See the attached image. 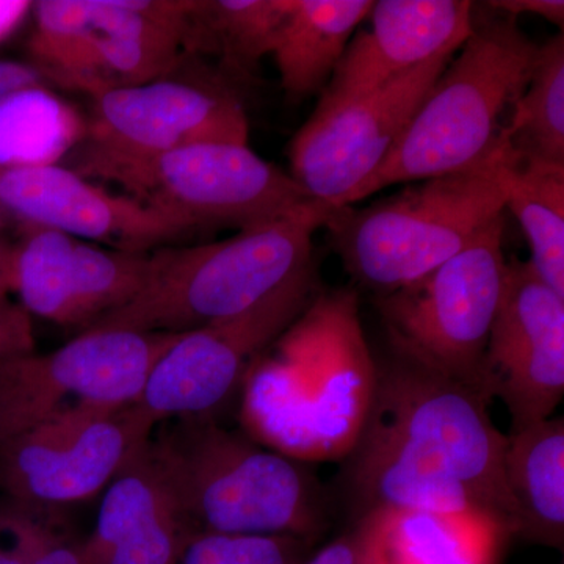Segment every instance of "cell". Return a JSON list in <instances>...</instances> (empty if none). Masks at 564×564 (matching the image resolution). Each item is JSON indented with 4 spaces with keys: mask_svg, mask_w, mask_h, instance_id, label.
Returning <instances> with one entry per match:
<instances>
[{
    "mask_svg": "<svg viewBox=\"0 0 564 564\" xmlns=\"http://www.w3.org/2000/svg\"><path fill=\"white\" fill-rule=\"evenodd\" d=\"M377 359L372 403L343 459L340 489L355 521L383 510L480 514L514 536L505 488L507 434L480 393L393 350Z\"/></svg>",
    "mask_w": 564,
    "mask_h": 564,
    "instance_id": "6da1fadb",
    "label": "cell"
},
{
    "mask_svg": "<svg viewBox=\"0 0 564 564\" xmlns=\"http://www.w3.org/2000/svg\"><path fill=\"white\" fill-rule=\"evenodd\" d=\"M270 348L245 378L248 436L300 463L343 462L377 381L358 295L351 289L315 293Z\"/></svg>",
    "mask_w": 564,
    "mask_h": 564,
    "instance_id": "7a4b0ae2",
    "label": "cell"
},
{
    "mask_svg": "<svg viewBox=\"0 0 564 564\" xmlns=\"http://www.w3.org/2000/svg\"><path fill=\"white\" fill-rule=\"evenodd\" d=\"M150 451L196 533L282 534L314 543L333 496L304 463L209 417L173 419Z\"/></svg>",
    "mask_w": 564,
    "mask_h": 564,
    "instance_id": "3957f363",
    "label": "cell"
},
{
    "mask_svg": "<svg viewBox=\"0 0 564 564\" xmlns=\"http://www.w3.org/2000/svg\"><path fill=\"white\" fill-rule=\"evenodd\" d=\"M536 52L516 18L475 7L469 39L348 206L395 184L469 172L488 162L507 141V115L525 90Z\"/></svg>",
    "mask_w": 564,
    "mask_h": 564,
    "instance_id": "277c9868",
    "label": "cell"
},
{
    "mask_svg": "<svg viewBox=\"0 0 564 564\" xmlns=\"http://www.w3.org/2000/svg\"><path fill=\"white\" fill-rule=\"evenodd\" d=\"M333 210L311 202L220 242L161 248L139 295L88 329L182 334L247 313L313 267L314 234Z\"/></svg>",
    "mask_w": 564,
    "mask_h": 564,
    "instance_id": "5b68a950",
    "label": "cell"
},
{
    "mask_svg": "<svg viewBox=\"0 0 564 564\" xmlns=\"http://www.w3.org/2000/svg\"><path fill=\"white\" fill-rule=\"evenodd\" d=\"M510 144L469 172L413 182L364 209L339 207L323 228L352 280L378 296L414 284L505 212Z\"/></svg>",
    "mask_w": 564,
    "mask_h": 564,
    "instance_id": "8992f818",
    "label": "cell"
},
{
    "mask_svg": "<svg viewBox=\"0 0 564 564\" xmlns=\"http://www.w3.org/2000/svg\"><path fill=\"white\" fill-rule=\"evenodd\" d=\"M503 234L500 215L432 273L377 299L393 350L484 399L485 352L507 272Z\"/></svg>",
    "mask_w": 564,
    "mask_h": 564,
    "instance_id": "52a82bcc",
    "label": "cell"
},
{
    "mask_svg": "<svg viewBox=\"0 0 564 564\" xmlns=\"http://www.w3.org/2000/svg\"><path fill=\"white\" fill-rule=\"evenodd\" d=\"M74 172L117 182L192 231L210 225L247 229L311 203L291 174L242 143H196L147 158L80 163Z\"/></svg>",
    "mask_w": 564,
    "mask_h": 564,
    "instance_id": "ba28073f",
    "label": "cell"
},
{
    "mask_svg": "<svg viewBox=\"0 0 564 564\" xmlns=\"http://www.w3.org/2000/svg\"><path fill=\"white\" fill-rule=\"evenodd\" d=\"M181 334L87 329L50 352L0 359V444L52 419L139 402Z\"/></svg>",
    "mask_w": 564,
    "mask_h": 564,
    "instance_id": "9c48e42d",
    "label": "cell"
},
{
    "mask_svg": "<svg viewBox=\"0 0 564 564\" xmlns=\"http://www.w3.org/2000/svg\"><path fill=\"white\" fill-rule=\"evenodd\" d=\"M455 54L440 55L383 87L321 99L289 148L292 180L311 202L339 209L369 180Z\"/></svg>",
    "mask_w": 564,
    "mask_h": 564,
    "instance_id": "30bf717a",
    "label": "cell"
},
{
    "mask_svg": "<svg viewBox=\"0 0 564 564\" xmlns=\"http://www.w3.org/2000/svg\"><path fill=\"white\" fill-rule=\"evenodd\" d=\"M315 296L313 267L247 313L182 333L148 378L139 399L155 425L209 417L242 388L252 364Z\"/></svg>",
    "mask_w": 564,
    "mask_h": 564,
    "instance_id": "8fae6325",
    "label": "cell"
},
{
    "mask_svg": "<svg viewBox=\"0 0 564 564\" xmlns=\"http://www.w3.org/2000/svg\"><path fill=\"white\" fill-rule=\"evenodd\" d=\"M155 426L139 403L40 423L0 444V492L40 510L93 499L147 447Z\"/></svg>",
    "mask_w": 564,
    "mask_h": 564,
    "instance_id": "7c38bea8",
    "label": "cell"
},
{
    "mask_svg": "<svg viewBox=\"0 0 564 564\" xmlns=\"http://www.w3.org/2000/svg\"><path fill=\"white\" fill-rule=\"evenodd\" d=\"M80 163L126 161L196 143L248 144L242 99L223 77L163 76L144 84L95 93Z\"/></svg>",
    "mask_w": 564,
    "mask_h": 564,
    "instance_id": "4fadbf2b",
    "label": "cell"
},
{
    "mask_svg": "<svg viewBox=\"0 0 564 564\" xmlns=\"http://www.w3.org/2000/svg\"><path fill=\"white\" fill-rule=\"evenodd\" d=\"M484 395L510 414V433L554 415L564 395V296L530 262H507L486 347Z\"/></svg>",
    "mask_w": 564,
    "mask_h": 564,
    "instance_id": "5bb4252c",
    "label": "cell"
},
{
    "mask_svg": "<svg viewBox=\"0 0 564 564\" xmlns=\"http://www.w3.org/2000/svg\"><path fill=\"white\" fill-rule=\"evenodd\" d=\"M0 210L11 223L39 226L115 250L150 251L191 232L173 215L118 196L55 163L0 166Z\"/></svg>",
    "mask_w": 564,
    "mask_h": 564,
    "instance_id": "9a60e30c",
    "label": "cell"
},
{
    "mask_svg": "<svg viewBox=\"0 0 564 564\" xmlns=\"http://www.w3.org/2000/svg\"><path fill=\"white\" fill-rule=\"evenodd\" d=\"M474 13L469 0H378L372 28L352 36L321 99L362 95L456 54L473 33Z\"/></svg>",
    "mask_w": 564,
    "mask_h": 564,
    "instance_id": "2e32d148",
    "label": "cell"
},
{
    "mask_svg": "<svg viewBox=\"0 0 564 564\" xmlns=\"http://www.w3.org/2000/svg\"><path fill=\"white\" fill-rule=\"evenodd\" d=\"M373 564H496L511 534L488 516L383 510L358 519Z\"/></svg>",
    "mask_w": 564,
    "mask_h": 564,
    "instance_id": "e0dca14e",
    "label": "cell"
},
{
    "mask_svg": "<svg viewBox=\"0 0 564 564\" xmlns=\"http://www.w3.org/2000/svg\"><path fill=\"white\" fill-rule=\"evenodd\" d=\"M503 481L513 502L514 536L563 551L564 419L552 415L508 433L502 459Z\"/></svg>",
    "mask_w": 564,
    "mask_h": 564,
    "instance_id": "ac0fdd59",
    "label": "cell"
},
{
    "mask_svg": "<svg viewBox=\"0 0 564 564\" xmlns=\"http://www.w3.org/2000/svg\"><path fill=\"white\" fill-rule=\"evenodd\" d=\"M373 0H288L272 55L293 102L325 90Z\"/></svg>",
    "mask_w": 564,
    "mask_h": 564,
    "instance_id": "d6986e66",
    "label": "cell"
},
{
    "mask_svg": "<svg viewBox=\"0 0 564 564\" xmlns=\"http://www.w3.org/2000/svg\"><path fill=\"white\" fill-rule=\"evenodd\" d=\"M285 7L288 0H193L184 50L217 55L229 79H254Z\"/></svg>",
    "mask_w": 564,
    "mask_h": 564,
    "instance_id": "ffe728a7",
    "label": "cell"
},
{
    "mask_svg": "<svg viewBox=\"0 0 564 564\" xmlns=\"http://www.w3.org/2000/svg\"><path fill=\"white\" fill-rule=\"evenodd\" d=\"M503 182L505 210L525 234L530 265L564 296V165L522 161L510 150Z\"/></svg>",
    "mask_w": 564,
    "mask_h": 564,
    "instance_id": "44dd1931",
    "label": "cell"
},
{
    "mask_svg": "<svg viewBox=\"0 0 564 564\" xmlns=\"http://www.w3.org/2000/svg\"><path fill=\"white\" fill-rule=\"evenodd\" d=\"M0 272V289L20 296L22 310L55 325L76 328L73 256L77 239L54 229L22 226Z\"/></svg>",
    "mask_w": 564,
    "mask_h": 564,
    "instance_id": "7402d4cb",
    "label": "cell"
},
{
    "mask_svg": "<svg viewBox=\"0 0 564 564\" xmlns=\"http://www.w3.org/2000/svg\"><path fill=\"white\" fill-rule=\"evenodd\" d=\"M508 144L522 161L564 165V36L538 46L525 90L507 126Z\"/></svg>",
    "mask_w": 564,
    "mask_h": 564,
    "instance_id": "603a6c76",
    "label": "cell"
},
{
    "mask_svg": "<svg viewBox=\"0 0 564 564\" xmlns=\"http://www.w3.org/2000/svg\"><path fill=\"white\" fill-rule=\"evenodd\" d=\"M176 508L180 505L148 443L107 486L95 530L84 540L87 564H101L128 534Z\"/></svg>",
    "mask_w": 564,
    "mask_h": 564,
    "instance_id": "cb8c5ba5",
    "label": "cell"
},
{
    "mask_svg": "<svg viewBox=\"0 0 564 564\" xmlns=\"http://www.w3.org/2000/svg\"><path fill=\"white\" fill-rule=\"evenodd\" d=\"M151 267L150 251L115 250L76 240L73 296L79 333L131 303L147 284Z\"/></svg>",
    "mask_w": 564,
    "mask_h": 564,
    "instance_id": "d4e9b609",
    "label": "cell"
},
{
    "mask_svg": "<svg viewBox=\"0 0 564 564\" xmlns=\"http://www.w3.org/2000/svg\"><path fill=\"white\" fill-rule=\"evenodd\" d=\"M0 564H87L84 540L66 530L55 510L0 499Z\"/></svg>",
    "mask_w": 564,
    "mask_h": 564,
    "instance_id": "484cf974",
    "label": "cell"
},
{
    "mask_svg": "<svg viewBox=\"0 0 564 564\" xmlns=\"http://www.w3.org/2000/svg\"><path fill=\"white\" fill-rule=\"evenodd\" d=\"M311 544L282 534L198 533L177 564H302Z\"/></svg>",
    "mask_w": 564,
    "mask_h": 564,
    "instance_id": "4316f807",
    "label": "cell"
},
{
    "mask_svg": "<svg viewBox=\"0 0 564 564\" xmlns=\"http://www.w3.org/2000/svg\"><path fill=\"white\" fill-rule=\"evenodd\" d=\"M195 534L181 508H176L128 534L101 564H177Z\"/></svg>",
    "mask_w": 564,
    "mask_h": 564,
    "instance_id": "83f0119b",
    "label": "cell"
},
{
    "mask_svg": "<svg viewBox=\"0 0 564 564\" xmlns=\"http://www.w3.org/2000/svg\"><path fill=\"white\" fill-rule=\"evenodd\" d=\"M35 350L31 315L0 289V359Z\"/></svg>",
    "mask_w": 564,
    "mask_h": 564,
    "instance_id": "f1b7e54d",
    "label": "cell"
},
{
    "mask_svg": "<svg viewBox=\"0 0 564 564\" xmlns=\"http://www.w3.org/2000/svg\"><path fill=\"white\" fill-rule=\"evenodd\" d=\"M302 564H373L366 525L355 521L347 532L307 555Z\"/></svg>",
    "mask_w": 564,
    "mask_h": 564,
    "instance_id": "f546056e",
    "label": "cell"
},
{
    "mask_svg": "<svg viewBox=\"0 0 564 564\" xmlns=\"http://www.w3.org/2000/svg\"><path fill=\"white\" fill-rule=\"evenodd\" d=\"M51 77L35 63L0 61V104L22 91L43 90Z\"/></svg>",
    "mask_w": 564,
    "mask_h": 564,
    "instance_id": "4dcf8cb0",
    "label": "cell"
},
{
    "mask_svg": "<svg viewBox=\"0 0 564 564\" xmlns=\"http://www.w3.org/2000/svg\"><path fill=\"white\" fill-rule=\"evenodd\" d=\"M489 10L499 11L518 20L521 14H536L552 22L563 32L564 2L563 0H492L485 2Z\"/></svg>",
    "mask_w": 564,
    "mask_h": 564,
    "instance_id": "1f68e13d",
    "label": "cell"
},
{
    "mask_svg": "<svg viewBox=\"0 0 564 564\" xmlns=\"http://www.w3.org/2000/svg\"><path fill=\"white\" fill-rule=\"evenodd\" d=\"M32 13V2L0 0V44L10 39Z\"/></svg>",
    "mask_w": 564,
    "mask_h": 564,
    "instance_id": "d6a6232c",
    "label": "cell"
},
{
    "mask_svg": "<svg viewBox=\"0 0 564 564\" xmlns=\"http://www.w3.org/2000/svg\"><path fill=\"white\" fill-rule=\"evenodd\" d=\"M11 245L13 243H10L9 240L3 237V234H0V272H2L3 263H6L7 258H9Z\"/></svg>",
    "mask_w": 564,
    "mask_h": 564,
    "instance_id": "836d02e7",
    "label": "cell"
},
{
    "mask_svg": "<svg viewBox=\"0 0 564 564\" xmlns=\"http://www.w3.org/2000/svg\"><path fill=\"white\" fill-rule=\"evenodd\" d=\"M11 225H13V223L10 221V218L0 210V234L6 232V229Z\"/></svg>",
    "mask_w": 564,
    "mask_h": 564,
    "instance_id": "e575fe53",
    "label": "cell"
}]
</instances>
